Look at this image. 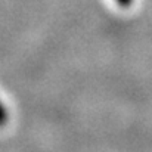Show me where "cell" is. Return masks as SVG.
I'll return each instance as SVG.
<instances>
[{"label":"cell","mask_w":152,"mask_h":152,"mask_svg":"<svg viewBox=\"0 0 152 152\" xmlns=\"http://www.w3.org/2000/svg\"><path fill=\"white\" fill-rule=\"evenodd\" d=\"M120 6H123V7H129V6H132V3H133V0H115Z\"/></svg>","instance_id":"7a4b0ae2"},{"label":"cell","mask_w":152,"mask_h":152,"mask_svg":"<svg viewBox=\"0 0 152 152\" xmlns=\"http://www.w3.org/2000/svg\"><path fill=\"white\" fill-rule=\"evenodd\" d=\"M6 120H7V117H6V111H4V108L1 106V103H0V126H3V124L6 123Z\"/></svg>","instance_id":"6da1fadb"}]
</instances>
